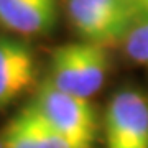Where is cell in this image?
Listing matches in <instances>:
<instances>
[{
	"instance_id": "cell-1",
	"label": "cell",
	"mask_w": 148,
	"mask_h": 148,
	"mask_svg": "<svg viewBox=\"0 0 148 148\" xmlns=\"http://www.w3.org/2000/svg\"><path fill=\"white\" fill-rule=\"evenodd\" d=\"M41 120L77 148H90L95 137V114L87 99L58 89L46 81L30 104Z\"/></svg>"
},
{
	"instance_id": "cell-2",
	"label": "cell",
	"mask_w": 148,
	"mask_h": 148,
	"mask_svg": "<svg viewBox=\"0 0 148 148\" xmlns=\"http://www.w3.org/2000/svg\"><path fill=\"white\" fill-rule=\"evenodd\" d=\"M107 71L104 46L89 41L66 43L51 56V82L58 89L89 99L99 92Z\"/></svg>"
},
{
	"instance_id": "cell-3",
	"label": "cell",
	"mask_w": 148,
	"mask_h": 148,
	"mask_svg": "<svg viewBox=\"0 0 148 148\" xmlns=\"http://www.w3.org/2000/svg\"><path fill=\"white\" fill-rule=\"evenodd\" d=\"M132 3L130 0H69V15L84 41L106 46L130 33Z\"/></svg>"
},
{
	"instance_id": "cell-4",
	"label": "cell",
	"mask_w": 148,
	"mask_h": 148,
	"mask_svg": "<svg viewBox=\"0 0 148 148\" xmlns=\"http://www.w3.org/2000/svg\"><path fill=\"white\" fill-rule=\"evenodd\" d=\"M107 148H148V99L137 90L112 97L106 115Z\"/></svg>"
},
{
	"instance_id": "cell-5",
	"label": "cell",
	"mask_w": 148,
	"mask_h": 148,
	"mask_svg": "<svg viewBox=\"0 0 148 148\" xmlns=\"http://www.w3.org/2000/svg\"><path fill=\"white\" fill-rule=\"evenodd\" d=\"M36 77L35 56L25 43L0 38V109L18 99Z\"/></svg>"
},
{
	"instance_id": "cell-6",
	"label": "cell",
	"mask_w": 148,
	"mask_h": 148,
	"mask_svg": "<svg viewBox=\"0 0 148 148\" xmlns=\"http://www.w3.org/2000/svg\"><path fill=\"white\" fill-rule=\"evenodd\" d=\"M58 18L56 0H0V25L23 35L49 32Z\"/></svg>"
},
{
	"instance_id": "cell-7",
	"label": "cell",
	"mask_w": 148,
	"mask_h": 148,
	"mask_svg": "<svg viewBox=\"0 0 148 148\" xmlns=\"http://www.w3.org/2000/svg\"><path fill=\"white\" fill-rule=\"evenodd\" d=\"M3 148H36L38 135L32 112L27 107L8 123L2 138Z\"/></svg>"
},
{
	"instance_id": "cell-8",
	"label": "cell",
	"mask_w": 148,
	"mask_h": 148,
	"mask_svg": "<svg viewBox=\"0 0 148 148\" xmlns=\"http://www.w3.org/2000/svg\"><path fill=\"white\" fill-rule=\"evenodd\" d=\"M125 49L133 61L148 64V21L130 30L125 38Z\"/></svg>"
},
{
	"instance_id": "cell-9",
	"label": "cell",
	"mask_w": 148,
	"mask_h": 148,
	"mask_svg": "<svg viewBox=\"0 0 148 148\" xmlns=\"http://www.w3.org/2000/svg\"><path fill=\"white\" fill-rule=\"evenodd\" d=\"M32 112L35 125H36V135H38V147L36 148H77L71 140H68L66 137H63L61 133H58L56 130L49 127L48 123L41 120V117L33 110L32 107H27Z\"/></svg>"
},
{
	"instance_id": "cell-10",
	"label": "cell",
	"mask_w": 148,
	"mask_h": 148,
	"mask_svg": "<svg viewBox=\"0 0 148 148\" xmlns=\"http://www.w3.org/2000/svg\"><path fill=\"white\" fill-rule=\"evenodd\" d=\"M138 3H140L142 8H145V10L148 12V0H138Z\"/></svg>"
},
{
	"instance_id": "cell-11",
	"label": "cell",
	"mask_w": 148,
	"mask_h": 148,
	"mask_svg": "<svg viewBox=\"0 0 148 148\" xmlns=\"http://www.w3.org/2000/svg\"><path fill=\"white\" fill-rule=\"evenodd\" d=\"M0 148H3V143H2V140H0Z\"/></svg>"
},
{
	"instance_id": "cell-12",
	"label": "cell",
	"mask_w": 148,
	"mask_h": 148,
	"mask_svg": "<svg viewBox=\"0 0 148 148\" xmlns=\"http://www.w3.org/2000/svg\"><path fill=\"white\" fill-rule=\"evenodd\" d=\"M130 2H138V0H130Z\"/></svg>"
}]
</instances>
